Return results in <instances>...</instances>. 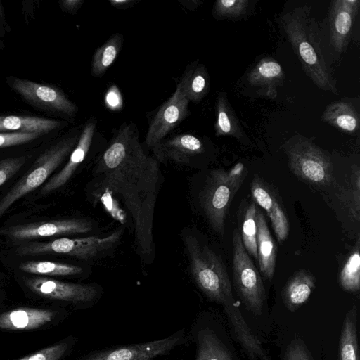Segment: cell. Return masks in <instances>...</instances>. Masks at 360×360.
Masks as SVG:
<instances>
[{
  "label": "cell",
  "instance_id": "6da1fadb",
  "mask_svg": "<svg viewBox=\"0 0 360 360\" xmlns=\"http://www.w3.org/2000/svg\"><path fill=\"white\" fill-rule=\"evenodd\" d=\"M93 195H115L132 220L135 249L143 262L155 255L153 218L162 184L158 160L146 153L133 123L120 127L94 170Z\"/></svg>",
  "mask_w": 360,
  "mask_h": 360
},
{
  "label": "cell",
  "instance_id": "7a4b0ae2",
  "mask_svg": "<svg viewBox=\"0 0 360 360\" xmlns=\"http://www.w3.org/2000/svg\"><path fill=\"white\" fill-rule=\"evenodd\" d=\"M312 20L304 8H296L281 17V25L307 76L319 89L338 94Z\"/></svg>",
  "mask_w": 360,
  "mask_h": 360
},
{
  "label": "cell",
  "instance_id": "3957f363",
  "mask_svg": "<svg viewBox=\"0 0 360 360\" xmlns=\"http://www.w3.org/2000/svg\"><path fill=\"white\" fill-rule=\"evenodd\" d=\"M191 274L202 292L221 304L233 300L231 285L221 258L193 236L185 239Z\"/></svg>",
  "mask_w": 360,
  "mask_h": 360
},
{
  "label": "cell",
  "instance_id": "277c9868",
  "mask_svg": "<svg viewBox=\"0 0 360 360\" xmlns=\"http://www.w3.org/2000/svg\"><path fill=\"white\" fill-rule=\"evenodd\" d=\"M244 167L238 163L231 169L212 171L200 194V202L212 228L218 233L224 232L225 218L233 196L242 184Z\"/></svg>",
  "mask_w": 360,
  "mask_h": 360
},
{
  "label": "cell",
  "instance_id": "5b68a950",
  "mask_svg": "<svg viewBox=\"0 0 360 360\" xmlns=\"http://www.w3.org/2000/svg\"><path fill=\"white\" fill-rule=\"evenodd\" d=\"M77 136L60 140L44 151L32 167L0 199V218L14 202L42 185L70 155L78 141Z\"/></svg>",
  "mask_w": 360,
  "mask_h": 360
},
{
  "label": "cell",
  "instance_id": "8992f818",
  "mask_svg": "<svg viewBox=\"0 0 360 360\" xmlns=\"http://www.w3.org/2000/svg\"><path fill=\"white\" fill-rule=\"evenodd\" d=\"M233 280L235 290L245 308L256 316L262 312L265 289L262 277L236 228L233 236Z\"/></svg>",
  "mask_w": 360,
  "mask_h": 360
},
{
  "label": "cell",
  "instance_id": "52a82bcc",
  "mask_svg": "<svg viewBox=\"0 0 360 360\" xmlns=\"http://www.w3.org/2000/svg\"><path fill=\"white\" fill-rule=\"evenodd\" d=\"M291 171L307 182L326 185L333 175V165L326 153L308 139L295 136L283 146Z\"/></svg>",
  "mask_w": 360,
  "mask_h": 360
},
{
  "label": "cell",
  "instance_id": "ba28073f",
  "mask_svg": "<svg viewBox=\"0 0 360 360\" xmlns=\"http://www.w3.org/2000/svg\"><path fill=\"white\" fill-rule=\"evenodd\" d=\"M122 233L119 230L103 238H61L49 242H32L19 246L16 253L20 256L61 254L89 260L111 249L120 240Z\"/></svg>",
  "mask_w": 360,
  "mask_h": 360
},
{
  "label": "cell",
  "instance_id": "9c48e42d",
  "mask_svg": "<svg viewBox=\"0 0 360 360\" xmlns=\"http://www.w3.org/2000/svg\"><path fill=\"white\" fill-rule=\"evenodd\" d=\"M9 85L32 105L70 117L75 115L77 107L59 89L25 79L11 77Z\"/></svg>",
  "mask_w": 360,
  "mask_h": 360
},
{
  "label": "cell",
  "instance_id": "30bf717a",
  "mask_svg": "<svg viewBox=\"0 0 360 360\" xmlns=\"http://www.w3.org/2000/svg\"><path fill=\"white\" fill-rule=\"evenodd\" d=\"M93 229L91 221L84 219H65L10 226L1 233L15 240H25L58 235L81 234Z\"/></svg>",
  "mask_w": 360,
  "mask_h": 360
},
{
  "label": "cell",
  "instance_id": "8fae6325",
  "mask_svg": "<svg viewBox=\"0 0 360 360\" xmlns=\"http://www.w3.org/2000/svg\"><path fill=\"white\" fill-rule=\"evenodd\" d=\"M189 101L176 88L160 106L150 122L146 136V146L153 149L188 115Z\"/></svg>",
  "mask_w": 360,
  "mask_h": 360
},
{
  "label": "cell",
  "instance_id": "7c38bea8",
  "mask_svg": "<svg viewBox=\"0 0 360 360\" xmlns=\"http://www.w3.org/2000/svg\"><path fill=\"white\" fill-rule=\"evenodd\" d=\"M27 287L41 297L71 302H86L96 295L97 289L93 285L72 283L47 277L37 276L25 280Z\"/></svg>",
  "mask_w": 360,
  "mask_h": 360
},
{
  "label": "cell",
  "instance_id": "4fadbf2b",
  "mask_svg": "<svg viewBox=\"0 0 360 360\" xmlns=\"http://www.w3.org/2000/svg\"><path fill=\"white\" fill-rule=\"evenodd\" d=\"M179 337L170 336L143 344L99 352L84 360H152L165 354L179 344Z\"/></svg>",
  "mask_w": 360,
  "mask_h": 360
},
{
  "label": "cell",
  "instance_id": "5bb4252c",
  "mask_svg": "<svg viewBox=\"0 0 360 360\" xmlns=\"http://www.w3.org/2000/svg\"><path fill=\"white\" fill-rule=\"evenodd\" d=\"M359 4V0L331 1L329 13L330 40L338 53L345 51L349 43Z\"/></svg>",
  "mask_w": 360,
  "mask_h": 360
},
{
  "label": "cell",
  "instance_id": "9a60e30c",
  "mask_svg": "<svg viewBox=\"0 0 360 360\" xmlns=\"http://www.w3.org/2000/svg\"><path fill=\"white\" fill-rule=\"evenodd\" d=\"M96 122L89 121L84 127L77 143L63 169L53 175L43 186L41 194L46 195L63 186L86 157L94 135Z\"/></svg>",
  "mask_w": 360,
  "mask_h": 360
},
{
  "label": "cell",
  "instance_id": "2e32d148",
  "mask_svg": "<svg viewBox=\"0 0 360 360\" xmlns=\"http://www.w3.org/2000/svg\"><path fill=\"white\" fill-rule=\"evenodd\" d=\"M158 161L173 160L188 163L190 159L204 151L202 141L190 134H181L163 139L153 149Z\"/></svg>",
  "mask_w": 360,
  "mask_h": 360
},
{
  "label": "cell",
  "instance_id": "e0dca14e",
  "mask_svg": "<svg viewBox=\"0 0 360 360\" xmlns=\"http://www.w3.org/2000/svg\"><path fill=\"white\" fill-rule=\"evenodd\" d=\"M251 193L255 202L266 212L277 240L282 243L288 237L289 224L277 200L257 177L252 181Z\"/></svg>",
  "mask_w": 360,
  "mask_h": 360
},
{
  "label": "cell",
  "instance_id": "ac0fdd59",
  "mask_svg": "<svg viewBox=\"0 0 360 360\" xmlns=\"http://www.w3.org/2000/svg\"><path fill=\"white\" fill-rule=\"evenodd\" d=\"M53 311L36 308H18L0 314V329L27 330L41 328L51 322Z\"/></svg>",
  "mask_w": 360,
  "mask_h": 360
},
{
  "label": "cell",
  "instance_id": "d6986e66",
  "mask_svg": "<svg viewBox=\"0 0 360 360\" xmlns=\"http://www.w3.org/2000/svg\"><path fill=\"white\" fill-rule=\"evenodd\" d=\"M257 252L259 269L263 276L271 280L276 266V245L262 212L257 210Z\"/></svg>",
  "mask_w": 360,
  "mask_h": 360
},
{
  "label": "cell",
  "instance_id": "ffe728a7",
  "mask_svg": "<svg viewBox=\"0 0 360 360\" xmlns=\"http://www.w3.org/2000/svg\"><path fill=\"white\" fill-rule=\"evenodd\" d=\"M224 310L232 325L237 339L251 358L259 360H271L266 354L259 340L254 335L234 300L224 304Z\"/></svg>",
  "mask_w": 360,
  "mask_h": 360
},
{
  "label": "cell",
  "instance_id": "44dd1931",
  "mask_svg": "<svg viewBox=\"0 0 360 360\" xmlns=\"http://www.w3.org/2000/svg\"><path fill=\"white\" fill-rule=\"evenodd\" d=\"M314 275L302 269L297 271L286 283L282 299L285 307L291 312L297 310L309 299L316 285Z\"/></svg>",
  "mask_w": 360,
  "mask_h": 360
},
{
  "label": "cell",
  "instance_id": "7402d4cb",
  "mask_svg": "<svg viewBox=\"0 0 360 360\" xmlns=\"http://www.w3.org/2000/svg\"><path fill=\"white\" fill-rule=\"evenodd\" d=\"M176 88L189 102L199 103L210 88L209 75L205 67L198 63L190 64L184 70Z\"/></svg>",
  "mask_w": 360,
  "mask_h": 360
},
{
  "label": "cell",
  "instance_id": "603a6c76",
  "mask_svg": "<svg viewBox=\"0 0 360 360\" xmlns=\"http://www.w3.org/2000/svg\"><path fill=\"white\" fill-rule=\"evenodd\" d=\"M62 122L55 120L22 115H0V132L47 134L59 128Z\"/></svg>",
  "mask_w": 360,
  "mask_h": 360
},
{
  "label": "cell",
  "instance_id": "cb8c5ba5",
  "mask_svg": "<svg viewBox=\"0 0 360 360\" xmlns=\"http://www.w3.org/2000/svg\"><path fill=\"white\" fill-rule=\"evenodd\" d=\"M321 119L323 122L347 133H354L359 127V117L351 103L338 101L329 104Z\"/></svg>",
  "mask_w": 360,
  "mask_h": 360
},
{
  "label": "cell",
  "instance_id": "d4e9b609",
  "mask_svg": "<svg viewBox=\"0 0 360 360\" xmlns=\"http://www.w3.org/2000/svg\"><path fill=\"white\" fill-rule=\"evenodd\" d=\"M284 74L281 65L276 60L262 58L250 71L248 75L249 82L255 86L265 89L268 93L276 94L275 90L283 80Z\"/></svg>",
  "mask_w": 360,
  "mask_h": 360
},
{
  "label": "cell",
  "instance_id": "484cf974",
  "mask_svg": "<svg viewBox=\"0 0 360 360\" xmlns=\"http://www.w3.org/2000/svg\"><path fill=\"white\" fill-rule=\"evenodd\" d=\"M338 360H359L357 340V308L347 312L340 337Z\"/></svg>",
  "mask_w": 360,
  "mask_h": 360
},
{
  "label": "cell",
  "instance_id": "4316f807",
  "mask_svg": "<svg viewBox=\"0 0 360 360\" xmlns=\"http://www.w3.org/2000/svg\"><path fill=\"white\" fill-rule=\"evenodd\" d=\"M123 36L120 33L112 34L102 46L98 48L91 60V75L101 77L117 58L123 45Z\"/></svg>",
  "mask_w": 360,
  "mask_h": 360
},
{
  "label": "cell",
  "instance_id": "83f0119b",
  "mask_svg": "<svg viewBox=\"0 0 360 360\" xmlns=\"http://www.w3.org/2000/svg\"><path fill=\"white\" fill-rule=\"evenodd\" d=\"M195 360H233V356L218 337L210 330L200 333Z\"/></svg>",
  "mask_w": 360,
  "mask_h": 360
},
{
  "label": "cell",
  "instance_id": "f1b7e54d",
  "mask_svg": "<svg viewBox=\"0 0 360 360\" xmlns=\"http://www.w3.org/2000/svg\"><path fill=\"white\" fill-rule=\"evenodd\" d=\"M215 129L217 136L229 135L237 138L242 136L237 117L224 92H220L217 97Z\"/></svg>",
  "mask_w": 360,
  "mask_h": 360
},
{
  "label": "cell",
  "instance_id": "f546056e",
  "mask_svg": "<svg viewBox=\"0 0 360 360\" xmlns=\"http://www.w3.org/2000/svg\"><path fill=\"white\" fill-rule=\"evenodd\" d=\"M19 269L26 273L45 276H72L83 271L79 266L50 261H27L19 265Z\"/></svg>",
  "mask_w": 360,
  "mask_h": 360
},
{
  "label": "cell",
  "instance_id": "4dcf8cb0",
  "mask_svg": "<svg viewBox=\"0 0 360 360\" xmlns=\"http://www.w3.org/2000/svg\"><path fill=\"white\" fill-rule=\"evenodd\" d=\"M341 287L346 291L356 292L360 289L359 241L347 259L339 276Z\"/></svg>",
  "mask_w": 360,
  "mask_h": 360
},
{
  "label": "cell",
  "instance_id": "1f68e13d",
  "mask_svg": "<svg viewBox=\"0 0 360 360\" xmlns=\"http://www.w3.org/2000/svg\"><path fill=\"white\" fill-rule=\"evenodd\" d=\"M257 207L255 202H251L248 207L242 226L241 238L244 248L248 254L257 260Z\"/></svg>",
  "mask_w": 360,
  "mask_h": 360
},
{
  "label": "cell",
  "instance_id": "d6a6232c",
  "mask_svg": "<svg viewBox=\"0 0 360 360\" xmlns=\"http://www.w3.org/2000/svg\"><path fill=\"white\" fill-rule=\"evenodd\" d=\"M248 0H218L215 2L213 13L219 18H238L248 11Z\"/></svg>",
  "mask_w": 360,
  "mask_h": 360
},
{
  "label": "cell",
  "instance_id": "836d02e7",
  "mask_svg": "<svg viewBox=\"0 0 360 360\" xmlns=\"http://www.w3.org/2000/svg\"><path fill=\"white\" fill-rule=\"evenodd\" d=\"M68 347L65 342L56 344L18 360H59L65 354Z\"/></svg>",
  "mask_w": 360,
  "mask_h": 360
},
{
  "label": "cell",
  "instance_id": "e575fe53",
  "mask_svg": "<svg viewBox=\"0 0 360 360\" xmlns=\"http://www.w3.org/2000/svg\"><path fill=\"white\" fill-rule=\"evenodd\" d=\"M26 162L25 156L0 160V186L17 173Z\"/></svg>",
  "mask_w": 360,
  "mask_h": 360
},
{
  "label": "cell",
  "instance_id": "d590c367",
  "mask_svg": "<svg viewBox=\"0 0 360 360\" xmlns=\"http://www.w3.org/2000/svg\"><path fill=\"white\" fill-rule=\"evenodd\" d=\"M40 136L39 133L0 132V148L23 144Z\"/></svg>",
  "mask_w": 360,
  "mask_h": 360
},
{
  "label": "cell",
  "instance_id": "8d00e7d4",
  "mask_svg": "<svg viewBox=\"0 0 360 360\" xmlns=\"http://www.w3.org/2000/svg\"><path fill=\"white\" fill-rule=\"evenodd\" d=\"M284 360H314L305 344L299 338L294 339L287 347Z\"/></svg>",
  "mask_w": 360,
  "mask_h": 360
},
{
  "label": "cell",
  "instance_id": "74e56055",
  "mask_svg": "<svg viewBox=\"0 0 360 360\" xmlns=\"http://www.w3.org/2000/svg\"><path fill=\"white\" fill-rule=\"evenodd\" d=\"M105 103L108 108L113 110H120L122 108V95L116 86H112L107 91Z\"/></svg>",
  "mask_w": 360,
  "mask_h": 360
},
{
  "label": "cell",
  "instance_id": "f35d334b",
  "mask_svg": "<svg viewBox=\"0 0 360 360\" xmlns=\"http://www.w3.org/2000/svg\"><path fill=\"white\" fill-rule=\"evenodd\" d=\"M84 0H64L59 1L60 6L64 11L75 13L82 6Z\"/></svg>",
  "mask_w": 360,
  "mask_h": 360
},
{
  "label": "cell",
  "instance_id": "ab89813d",
  "mask_svg": "<svg viewBox=\"0 0 360 360\" xmlns=\"http://www.w3.org/2000/svg\"><path fill=\"white\" fill-rule=\"evenodd\" d=\"M109 1L113 7L119 9L127 8L136 2L133 0H110Z\"/></svg>",
  "mask_w": 360,
  "mask_h": 360
}]
</instances>
